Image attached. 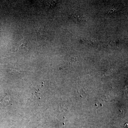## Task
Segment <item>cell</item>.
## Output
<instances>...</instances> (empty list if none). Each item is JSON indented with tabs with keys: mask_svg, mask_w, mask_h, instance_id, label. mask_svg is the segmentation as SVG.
<instances>
[{
	"mask_svg": "<svg viewBox=\"0 0 128 128\" xmlns=\"http://www.w3.org/2000/svg\"><path fill=\"white\" fill-rule=\"evenodd\" d=\"M27 44L25 42L24 39H22L21 40L19 43V44L18 46V50L22 48H26L27 47Z\"/></svg>",
	"mask_w": 128,
	"mask_h": 128,
	"instance_id": "1",
	"label": "cell"
},
{
	"mask_svg": "<svg viewBox=\"0 0 128 128\" xmlns=\"http://www.w3.org/2000/svg\"><path fill=\"white\" fill-rule=\"evenodd\" d=\"M74 20L76 22H80L82 20V16H80V15H76L74 16Z\"/></svg>",
	"mask_w": 128,
	"mask_h": 128,
	"instance_id": "2",
	"label": "cell"
}]
</instances>
